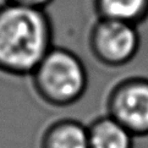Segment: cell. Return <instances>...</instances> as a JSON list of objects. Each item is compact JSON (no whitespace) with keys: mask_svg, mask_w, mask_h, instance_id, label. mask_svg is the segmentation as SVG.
<instances>
[{"mask_svg":"<svg viewBox=\"0 0 148 148\" xmlns=\"http://www.w3.org/2000/svg\"><path fill=\"white\" fill-rule=\"evenodd\" d=\"M53 22L43 9L0 5V72L29 76L53 47Z\"/></svg>","mask_w":148,"mask_h":148,"instance_id":"1","label":"cell"},{"mask_svg":"<svg viewBox=\"0 0 148 148\" xmlns=\"http://www.w3.org/2000/svg\"><path fill=\"white\" fill-rule=\"evenodd\" d=\"M29 77L38 98L54 108L77 103L88 88V72L82 59L62 47H53Z\"/></svg>","mask_w":148,"mask_h":148,"instance_id":"2","label":"cell"},{"mask_svg":"<svg viewBox=\"0 0 148 148\" xmlns=\"http://www.w3.org/2000/svg\"><path fill=\"white\" fill-rule=\"evenodd\" d=\"M141 47L138 26L123 21L97 17L88 33V48L98 62L108 67L127 65Z\"/></svg>","mask_w":148,"mask_h":148,"instance_id":"3","label":"cell"},{"mask_svg":"<svg viewBox=\"0 0 148 148\" xmlns=\"http://www.w3.org/2000/svg\"><path fill=\"white\" fill-rule=\"evenodd\" d=\"M107 114L135 137H147L148 77L131 76L114 84L107 98Z\"/></svg>","mask_w":148,"mask_h":148,"instance_id":"4","label":"cell"},{"mask_svg":"<svg viewBox=\"0 0 148 148\" xmlns=\"http://www.w3.org/2000/svg\"><path fill=\"white\" fill-rule=\"evenodd\" d=\"M40 148H89L87 125L71 118L55 120L42 134Z\"/></svg>","mask_w":148,"mask_h":148,"instance_id":"5","label":"cell"},{"mask_svg":"<svg viewBox=\"0 0 148 148\" xmlns=\"http://www.w3.org/2000/svg\"><path fill=\"white\" fill-rule=\"evenodd\" d=\"M87 127L89 148H134L135 136L108 114L96 118Z\"/></svg>","mask_w":148,"mask_h":148,"instance_id":"6","label":"cell"},{"mask_svg":"<svg viewBox=\"0 0 148 148\" xmlns=\"http://www.w3.org/2000/svg\"><path fill=\"white\" fill-rule=\"evenodd\" d=\"M98 17L138 26L148 18V0H93Z\"/></svg>","mask_w":148,"mask_h":148,"instance_id":"7","label":"cell"},{"mask_svg":"<svg viewBox=\"0 0 148 148\" xmlns=\"http://www.w3.org/2000/svg\"><path fill=\"white\" fill-rule=\"evenodd\" d=\"M54 0H3V3L18 5V6L32 8V9H43L45 10Z\"/></svg>","mask_w":148,"mask_h":148,"instance_id":"8","label":"cell"}]
</instances>
